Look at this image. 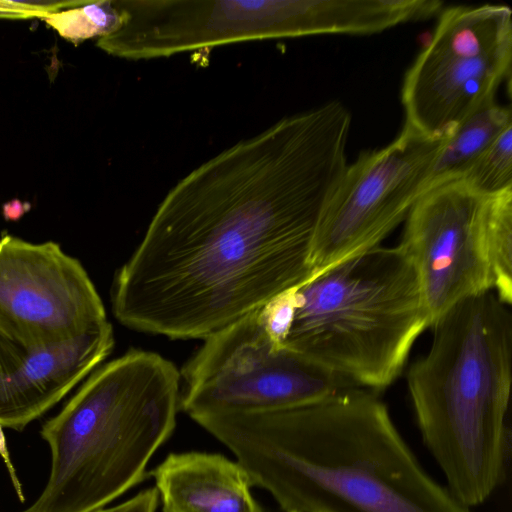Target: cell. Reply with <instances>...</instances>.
<instances>
[{
	"instance_id": "cell-3",
	"label": "cell",
	"mask_w": 512,
	"mask_h": 512,
	"mask_svg": "<svg viewBox=\"0 0 512 512\" xmlns=\"http://www.w3.org/2000/svg\"><path fill=\"white\" fill-rule=\"evenodd\" d=\"M510 306L467 297L431 326L427 354L407 374L423 441L451 494L470 508L502 480L512 368Z\"/></svg>"
},
{
	"instance_id": "cell-10",
	"label": "cell",
	"mask_w": 512,
	"mask_h": 512,
	"mask_svg": "<svg viewBox=\"0 0 512 512\" xmlns=\"http://www.w3.org/2000/svg\"><path fill=\"white\" fill-rule=\"evenodd\" d=\"M489 197L450 181L421 195L405 219L399 245L417 273L430 327L461 300L492 291Z\"/></svg>"
},
{
	"instance_id": "cell-6",
	"label": "cell",
	"mask_w": 512,
	"mask_h": 512,
	"mask_svg": "<svg viewBox=\"0 0 512 512\" xmlns=\"http://www.w3.org/2000/svg\"><path fill=\"white\" fill-rule=\"evenodd\" d=\"M512 10L507 5L442 9L429 42L407 70L401 89L405 124L443 139L495 101L510 77Z\"/></svg>"
},
{
	"instance_id": "cell-2",
	"label": "cell",
	"mask_w": 512,
	"mask_h": 512,
	"mask_svg": "<svg viewBox=\"0 0 512 512\" xmlns=\"http://www.w3.org/2000/svg\"><path fill=\"white\" fill-rule=\"evenodd\" d=\"M285 511L471 512L422 467L374 391L197 422Z\"/></svg>"
},
{
	"instance_id": "cell-17",
	"label": "cell",
	"mask_w": 512,
	"mask_h": 512,
	"mask_svg": "<svg viewBox=\"0 0 512 512\" xmlns=\"http://www.w3.org/2000/svg\"><path fill=\"white\" fill-rule=\"evenodd\" d=\"M76 4V1L0 0V18H44L51 13L74 7Z\"/></svg>"
},
{
	"instance_id": "cell-7",
	"label": "cell",
	"mask_w": 512,
	"mask_h": 512,
	"mask_svg": "<svg viewBox=\"0 0 512 512\" xmlns=\"http://www.w3.org/2000/svg\"><path fill=\"white\" fill-rule=\"evenodd\" d=\"M118 27L98 38L107 54L150 60L251 40L326 34L323 0H115Z\"/></svg>"
},
{
	"instance_id": "cell-9",
	"label": "cell",
	"mask_w": 512,
	"mask_h": 512,
	"mask_svg": "<svg viewBox=\"0 0 512 512\" xmlns=\"http://www.w3.org/2000/svg\"><path fill=\"white\" fill-rule=\"evenodd\" d=\"M110 323L83 265L58 243L0 238V335L26 346L67 340Z\"/></svg>"
},
{
	"instance_id": "cell-19",
	"label": "cell",
	"mask_w": 512,
	"mask_h": 512,
	"mask_svg": "<svg viewBox=\"0 0 512 512\" xmlns=\"http://www.w3.org/2000/svg\"><path fill=\"white\" fill-rule=\"evenodd\" d=\"M0 456L2 457V459L6 465V468L9 472V476H10L12 485L15 489V492L17 494V497L19 498V500L21 502H24L25 497H24L23 488H22V485L17 476L16 470L12 464V461H11V458L9 455V451H8V448L6 445V439H5V436L3 433V427L1 425H0Z\"/></svg>"
},
{
	"instance_id": "cell-20",
	"label": "cell",
	"mask_w": 512,
	"mask_h": 512,
	"mask_svg": "<svg viewBox=\"0 0 512 512\" xmlns=\"http://www.w3.org/2000/svg\"><path fill=\"white\" fill-rule=\"evenodd\" d=\"M288 512H299V511H288Z\"/></svg>"
},
{
	"instance_id": "cell-5",
	"label": "cell",
	"mask_w": 512,
	"mask_h": 512,
	"mask_svg": "<svg viewBox=\"0 0 512 512\" xmlns=\"http://www.w3.org/2000/svg\"><path fill=\"white\" fill-rule=\"evenodd\" d=\"M428 327L413 264L400 245H379L297 287L281 343L375 392L397 379Z\"/></svg>"
},
{
	"instance_id": "cell-15",
	"label": "cell",
	"mask_w": 512,
	"mask_h": 512,
	"mask_svg": "<svg viewBox=\"0 0 512 512\" xmlns=\"http://www.w3.org/2000/svg\"><path fill=\"white\" fill-rule=\"evenodd\" d=\"M44 21L61 37L80 42L114 31L121 19L115 0L82 1L79 5L45 16Z\"/></svg>"
},
{
	"instance_id": "cell-11",
	"label": "cell",
	"mask_w": 512,
	"mask_h": 512,
	"mask_svg": "<svg viewBox=\"0 0 512 512\" xmlns=\"http://www.w3.org/2000/svg\"><path fill=\"white\" fill-rule=\"evenodd\" d=\"M113 328L26 346L0 335V425L22 431L63 399L111 353Z\"/></svg>"
},
{
	"instance_id": "cell-1",
	"label": "cell",
	"mask_w": 512,
	"mask_h": 512,
	"mask_svg": "<svg viewBox=\"0 0 512 512\" xmlns=\"http://www.w3.org/2000/svg\"><path fill=\"white\" fill-rule=\"evenodd\" d=\"M339 101L287 116L198 166L168 192L111 290L125 326L206 339L299 287L347 164Z\"/></svg>"
},
{
	"instance_id": "cell-16",
	"label": "cell",
	"mask_w": 512,
	"mask_h": 512,
	"mask_svg": "<svg viewBox=\"0 0 512 512\" xmlns=\"http://www.w3.org/2000/svg\"><path fill=\"white\" fill-rule=\"evenodd\" d=\"M461 180L485 195L512 188V125L480 155Z\"/></svg>"
},
{
	"instance_id": "cell-14",
	"label": "cell",
	"mask_w": 512,
	"mask_h": 512,
	"mask_svg": "<svg viewBox=\"0 0 512 512\" xmlns=\"http://www.w3.org/2000/svg\"><path fill=\"white\" fill-rule=\"evenodd\" d=\"M486 252L492 290L507 306L512 304V188L489 197Z\"/></svg>"
},
{
	"instance_id": "cell-12",
	"label": "cell",
	"mask_w": 512,
	"mask_h": 512,
	"mask_svg": "<svg viewBox=\"0 0 512 512\" xmlns=\"http://www.w3.org/2000/svg\"><path fill=\"white\" fill-rule=\"evenodd\" d=\"M150 474L162 512H264L248 473L221 454L170 453Z\"/></svg>"
},
{
	"instance_id": "cell-4",
	"label": "cell",
	"mask_w": 512,
	"mask_h": 512,
	"mask_svg": "<svg viewBox=\"0 0 512 512\" xmlns=\"http://www.w3.org/2000/svg\"><path fill=\"white\" fill-rule=\"evenodd\" d=\"M180 393V372L153 352L130 350L94 370L43 424L50 475L20 512H94L141 483L175 429Z\"/></svg>"
},
{
	"instance_id": "cell-18",
	"label": "cell",
	"mask_w": 512,
	"mask_h": 512,
	"mask_svg": "<svg viewBox=\"0 0 512 512\" xmlns=\"http://www.w3.org/2000/svg\"><path fill=\"white\" fill-rule=\"evenodd\" d=\"M159 494L156 488L145 489L134 497L118 505L102 508L94 512H156Z\"/></svg>"
},
{
	"instance_id": "cell-13",
	"label": "cell",
	"mask_w": 512,
	"mask_h": 512,
	"mask_svg": "<svg viewBox=\"0 0 512 512\" xmlns=\"http://www.w3.org/2000/svg\"><path fill=\"white\" fill-rule=\"evenodd\" d=\"M511 125V109L495 101L467 117L444 138L430 167L423 194L436 186L462 179L480 155Z\"/></svg>"
},
{
	"instance_id": "cell-8",
	"label": "cell",
	"mask_w": 512,
	"mask_h": 512,
	"mask_svg": "<svg viewBox=\"0 0 512 512\" xmlns=\"http://www.w3.org/2000/svg\"><path fill=\"white\" fill-rule=\"evenodd\" d=\"M443 140L428 138L404 124L391 143L361 153L346 166L313 237L314 275L379 246L407 218L423 194Z\"/></svg>"
}]
</instances>
